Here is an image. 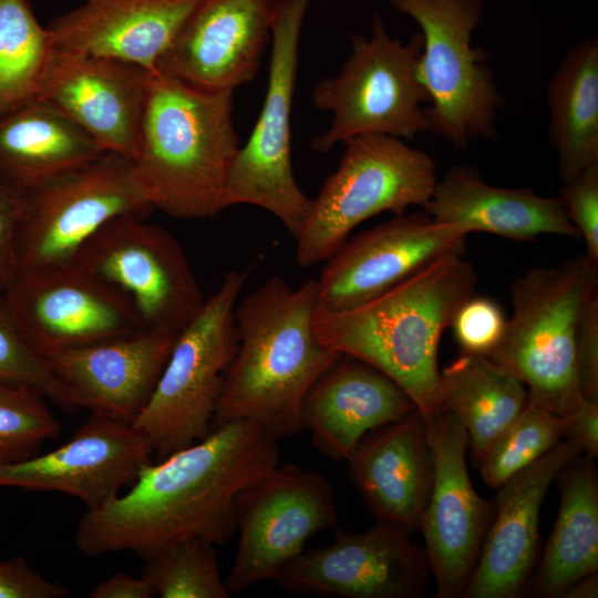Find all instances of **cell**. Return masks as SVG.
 Wrapping results in <instances>:
<instances>
[{
	"label": "cell",
	"mask_w": 598,
	"mask_h": 598,
	"mask_svg": "<svg viewBox=\"0 0 598 598\" xmlns=\"http://www.w3.org/2000/svg\"><path fill=\"white\" fill-rule=\"evenodd\" d=\"M333 543L302 551L275 580L291 595L421 598L430 567L424 549L400 526L377 522L365 532L334 530Z\"/></svg>",
	"instance_id": "obj_16"
},
{
	"label": "cell",
	"mask_w": 598,
	"mask_h": 598,
	"mask_svg": "<svg viewBox=\"0 0 598 598\" xmlns=\"http://www.w3.org/2000/svg\"><path fill=\"white\" fill-rule=\"evenodd\" d=\"M103 153L84 130L41 101L0 117V183L18 194Z\"/></svg>",
	"instance_id": "obj_27"
},
{
	"label": "cell",
	"mask_w": 598,
	"mask_h": 598,
	"mask_svg": "<svg viewBox=\"0 0 598 598\" xmlns=\"http://www.w3.org/2000/svg\"><path fill=\"white\" fill-rule=\"evenodd\" d=\"M233 92H209L151 73L133 177L147 203L177 219L224 210V193L240 148Z\"/></svg>",
	"instance_id": "obj_4"
},
{
	"label": "cell",
	"mask_w": 598,
	"mask_h": 598,
	"mask_svg": "<svg viewBox=\"0 0 598 598\" xmlns=\"http://www.w3.org/2000/svg\"><path fill=\"white\" fill-rule=\"evenodd\" d=\"M153 455L150 441L132 424L91 412L61 446L0 463V488L60 492L95 509L130 487Z\"/></svg>",
	"instance_id": "obj_18"
},
{
	"label": "cell",
	"mask_w": 598,
	"mask_h": 598,
	"mask_svg": "<svg viewBox=\"0 0 598 598\" xmlns=\"http://www.w3.org/2000/svg\"><path fill=\"white\" fill-rule=\"evenodd\" d=\"M316 307V279L293 288L280 277H271L238 299L234 312L237 350L210 430L243 420L277 441L302 430L303 396L340 354L318 340Z\"/></svg>",
	"instance_id": "obj_2"
},
{
	"label": "cell",
	"mask_w": 598,
	"mask_h": 598,
	"mask_svg": "<svg viewBox=\"0 0 598 598\" xmlns=\"http://www.w3.org/2000/svg\"><path fill=\"white\" fill-rule=\"evenodd\" d=\"M151 73L118 60L54 49L35 100L79 125L104 152L131 159Z\"/></svg>",
	"instance_id": "obj_19"
},
{
	"label": "cell",
	"mask_w": 598,
	"mask_h": 598,
	"mask_svg": "<svg viewBox=\"0 0 598 598\" xmlns=\"http://www.w3.org/2000/svg\"><path fill=\"white\" fill-rule=\"evenodd\" d=\"M580 448L563 440L496 491L495 512L463 597L516 598L535 565L543 501Z\"/></svg>",
	"instance_id": "obj_21"
},
{
	"label": "cell",
	"mask_w": 598,
	"mask_h": 598,
	"mask_svg": "<svg viewBox=\"0 0 598 598\" xmlns=\"http://www.w3.org/2000/svg\"><path fill=\"white\" fill-rule=\"evenodd\" d=\"M91 598H152L155 594L143 576L114 574L97 584L89 594Z\"/></svg>",
	"instance_id": "obj_42"
},
{
	"label": "cell",
	"mask_w": 598,
	"mask_h": 598,
	"mask_svg": "<svg viewBox=\"0 0 598 598\" xmlns=\"http://www.w3.org/2000/svg\"><path fill=\"white\" fill-rule=\"evenodd\" d=\"M598 296V265L585 255L557 267H534L513 285V313L488 357L526 386L529 400L563 416L582 399L578 337Z\"/></svg>",
	"instance_id": "obj_5"
},
{
	"label": "cell",
	"mask_w": 598,
	"mask_h": 598,
	"mask_svg": "<svg viewBox=\"0 0 598 598\" xmlns=\"http://www.w3.org/2000/svg\"><path fill=\"white\" fill-rule=\"evenodd\" d=\"M592 457L578 455L557 478L560 505L547 542L533 596L563 597L598 570V474Z\"/></svg>",
	"instance_id": "obj_28"
},
{
	"label": "cell",
	"mask_w": 598,
	"mask_h": 598,
	"mask_svg": "<svg viewBox=\"0 0 598 598\" xmlns=\"http://www.w3.org/2000/svg\"><path fill=\"white\" fill-rule=\"evenodd\" d=\"M351 481L377 522L419 529L432 485L426 423L415 409L368 433L347 460Z\"/></svg>",
	"instance_id": "obj_25"
},
{
	"label": "cell",
	"mask_w": 598,
	"mask_h": 598,
	"mask_svg": "<svg viewBox=\"0 0 598 598\" xmlns=\"http://www.w3.org/2000/svg\"><path fill=\"white\" fill-rule=\"evenodd\" d=\"M415 409L409 394L382 371L340 353L305 394L301 427L322 454L347 461L368 433Z\"/></svg>",
	"instance_id": "obj_23"
},
{
	"label": "cell",
	"mask_w": 598,
	"mask_h": 598,
	"mask_svg": "<svg viewBox=\"0 0 598 598\" xmlns=\"http://www.w3.org/2000/svg\"><path fill=\"white\" fill-rule=\"evenodd\" d=\"M2 295L21 336L43 359L144 330L126 297L78 264L19 272Z\"/></svg>",
	"instance_id": "obj_14"
},
{
	"label": "cell",
	"mask_w": 598,
	"mask_h": 598,
	"mask_svg": "<svg viewBox=\"0 0 598 598\" xmlns=\"http://www.w3.org/2000/svg\"><path fill=\"white\" fill-rule=\"evenodd\" d=\"M334 493L322 475L280 464L235 499L238 549L225 585L237 594L275 579L316 533L337 523Z\"/></svg>",
	"instance_id": "obj_13"
},
{
	"label": "cell",
	"mask_w": 598,
	"mask_h": 598,
	"mask_svg": "<svg viewBox=\"0 0 598 598\" xmlns=\"http://www.w3.org/2000/svg\"><path fill=\"white\" fill-rule=\"evenodd\" d=\"M476 281L463 254H450L357 307L316 308L315 332L331 351L386 374L426 417L440 410V340L457 309L474 296Z\"/></svg>",
	"instance_id": "obj_3"
},
{
	"label": "cell",
	"mask_w": 598,
	"mask_h": 598,
	"mask_svg": "<svg viewBox=\"0 0 598 598\" xmlns=\"http://www.w3.org/2000/svg\"><path fill=\"white\" fill-rule=\"evenodd\" d=\"M559 198L585 243V256L598 265V164L564 182Z\"/></svg>",
	"instance_id": "obj_37"
},
{
	"label": "cell",
	"mask_w": 598,
	"mask_h": 598,
	"mask_svg": "<svg viewBox=\"0 0 598 598\" xmlns=\"http://www.w3.org/2000/svg\"><path fill=\"white\" fill-rule=\"evenodd\" d=\"M75 264L126 297L146 330L178 334L206 301L181 244L145 218L107 221Z\"/></svg>",
	"instance_id": "obj_12"
},
{
	"label": "cell",
	"mask_w": 598,
	"mask_h": 598,
	"mask_svg": "<svg viewBox=\"0 0 598 598\" xmlns=\"http://www.w3.org/2000/svg\"><path fill=\"white\" fill-rule=\"evenodd\" d=\"M279 464L278 441L257 424L223 423L146 464L127 492L86 509L75 544L90 557L133 551L144 559L186 538L225 545L237 532L238 493Z\"/></svg>",
	"instance_id": "obj_1"
},
{
	"label": "cell",
	"mask_w": 598,
	"mask_h": 598,
	"mask_svg": "<svg viewBox=\"0 0 598 598\" xmlns=\"http://www.w3.org/2000/svg\"><path fill=\"white\" fill-rule=\"evenodd\" d=\"M548 137L563 182L598 164V41L568 49L547 85Z\"/></svg>",
	"instance_id": "obj_29"
},
{
	"label": "cell",
	"mask_w": 598,
	"mask_h": 598,
	"mask_svg": "<svg viewBox=\"0 0 598 598\" xmlns=\"http://www.w3.org/2000/svg\"><path fill=\"white\" fill-rule=\"evenodd\" d=\"M311 0H275L271 54L257 122L228 174L224 208L247 204L277 217L297 238L313 206L297 183L291 162V110L299 42Z\"/></svg>",
	"instance_id": "obj_10"
},
{
	"label": "cell",
	"mask_w": 598,
	"mask_h": 598,
	"mask_svg": "<svg viewBox=\"0 0 598 598\" xmlns=\"http://www.w3.org/2000/svg\"><path fill=\"white\" fill-rule=\"evenodd\" d=\"M69 590L33 570L22 557L0 561V598H62Z\"/></svg>",
	"instance_id": "obj_38"
},
{
	"label": "cell",
	"mask_w": 598,
	"mask_h": 598,
	"mask_svg": "<svg viewBox=\"0 0 598 598\" xmlns=\"http://www.w3.org/2000/svg\"><path fill=\"white\" fill-rule=\"evenodd\" d=\"M202 0H84L47 27L56 50L118 60L156 72Z\"/></svg>",
	"instance_id": "obj_24"
},
{
	"label": "cell",
	"mask_w": 598,
	"mask_h": 598,
	"mask_svg": "<svg viewBox=\"0 0 598 598\" xmlns=\"http://www.w3.org/2000/svg\"><path fill=\"white\" fill-rule=\"evenodd\" d=\"M342 144L340 163L324 179L296 238V258L305 268L327 260L367 219L422 207L437 182L434 159L401 138L367 134Z\"/></svg>",
	"instance_id": "obj_6"
},
{
	"label": "cell",
	"mask_w": 598,
	"mask_h": 598,
	"mask_svg": "<svg viewBox=\"0 0 598 598\" xmlns=\"http://www.w3.org/2000/svg\"><path fill=\"white\" fill-rule=\"evenodd\" d=\"M563 440V417L529 400L476 462L484 483L497 489Z\"/></svg>",
	"instance_id": "obj_32"
},
{
	"label": "cell",
	"mask_w": 598,
	"mask_h": 598,
	"mask_svg": "<svg viewBox=\"0 0 598 598\" xmlns=\"http://www.w3.org/2000/svg\"><path fill=\"white\" fill-rule=\"evenodd\" d=\"M423 39H393L375 17L370 37L353 34L351 53L336 76L319 81L312 91L316 107L332 114L329 127L312 140L319 153L367 134L412 140L427 131L422 104L430 102L419 75Z\"/></svg>",
	"instance_id": "obj_7"
},
{
	"label": "cell",
	"mask_w": 598,
	"mask_h": 598,
	"mask_svg": "<svg viewBox=\"0 0 598 598\" xmlns=\"http://www.w3.org/2000/svg\"><path fill=\"white\" fill-rule=\"evenodd\" d=\"M59 432L60 424L41 392L27 384L0 382V463L34 455Z\"/></svg>",
	"instance_id": "obj_34"
},
{
	"label": "cell",
	"mask_w": 598,
	"mask_h": 598,
	"mask_svg": "<svg viewBox=\"0 0 598 598\" xmlns=\"http://www.w3.org/2000/svg\"><path fill=\"white\" fill-rule=\"evenodd\" d=\"M564 440L575 443L585 455L592 458L598 454V401L582 399L561 416Z\"/></svg>",
	"instance_id": "obj_41"
},
{
	"label": "cell",
	"mask_w": 598,
	"mask_h": 598,
	"mask_svg": "<svg viewBox=\"0 0 598 598\" xmlns=\"http://www.w3.org/2000/svg\"><path fill=\"white\" fill-rule=\"evenodd\" d=\"M0 382L27 384L64 410L76 409L47 361L21 336L0 292Z\"/></svg>",
	"instance_id": "obj_35"
},
{
	"label": "cell",
	"mask_w": 598,
	"mask_h": 598,
	"mask_svg": "<svg viewBox=\"0 0 598 598\" xmlns=\"http://www.w3.org/2000/svg\"><path fill=\"white\" fill-rule=\"evenodd\" d=\"M528 402L524 383L488 357L462 353L440 371V409L463 425L475 462Z\"/></svg>",
	"instance_id": "obj_30"
},
{
	"label": "cell",
	"mask_w": 598,
	"mask_h": 598,
	"mask_svg": "<svg viewBox=\"0 0 598 598\" xmlns=\"http://www.w3.org/2000/svg\"><path fill=\"white\" fill-rule=\"evenodd\" d=\"M53 50L28 0H0V117L37 99Z\"/></svg>",
	"instance_id": "obj_31"
},
{
	"label": "cell",
	"mask_w": 598,
	"mask_h": 598,
	"mask_svg": "<svg viewBox=\"0 0 598 598\" xmlns=\"http://www.w3.org/2000/svg\"><path fill=\"white\" fill-rule=\"evenodd\" d=\"M432 455V485L419 529L437 598L463 597L493 519L494 501L474 488L466 465L463 425L440 409L424 417Z\"/></svg>",
	"instance_id": "obj_15"
},
{
	"label": "cell",
	"mask_w": 598,
	"mask_h": 598,
	"mask_svg": "<svg viewBox=\"0 0 598 598\" xmlns=\"http://www.w3.org/2000/svg\"><path fill=\"white\" fill-rule=\"evenodd\" d=\"M145 560L142 576L155 597H230L220 576L216 545L206 539H183Z\"/></svg>",
	"instance_id": "obj_33"
},
{
	"label": "cell",
	"mask_w": 598,
	"mask_h": 598,
	"mask_svg": "<svg viewBox=\"0 0 598 598\" xmlns=\"http://www.w3.org/2000/svg\"><path fill=\"white\" fill-rule=\"evenodd\" d=\"M20 194L0 183V292L19 274L17 238L20 218Z\"/></svg>",
	"instance_id": "obj_39"
},
{
	"label": "cell",
	"mask_w": 598,
	"mask_h": 598,
	"mask_svg": "<svg viewBox=\"0 0 598 598\" xmlns=\"http://www.w3.org/2000/svg\"><path fill=\"white\" fill-rule=\"evenodd\" d=\"M506 323L496 301L472 296L457 309L450 327L462 353L489 357L501 343Z\"/></svg>",
	"instance_id": "obj_36"
},
{
	"label": "cell",
	"mask_w": 598,
	"mask_h": 598,
	"mask_svg": "<svg viewBox=\"0 0 598 598\" xmlns=\"http://www.w3.org/2000/svg\"><path fill=\"white\" fill-rule=\"evenodd\" d=\"M411 17L423 39L419 75L429 94L427 132L464 148L496 136L503 97L486 65V53L472 45L482 0H390Z\"/></svg>",
	"instance_id": "obj_9"
},
{
	"label": "cell",
	"mask_w": 598,
	"mask_h": 598,
	"mask_svg": "<svg viewBox=\"0 0 598 598\" xmlns=\"http://www.w3.org/2000/svg\"><path fill=\"white\" fill-rule=\"evenodd\" d=\"M578 382L582 398L598 401V296L588 303L579 330Z\"/></svg>",
	"instance_id": "obj_40"
},
{
	"label": "cell",
	"mask_w": 598,
	"mask_h": 598,
	"mask_svg": "<svg viewBox=\"0 0 598 598\" xmlns=\"http://www.w3.org/2000/svg\"><path fill=\"white\" fill-rule=\"evenodd\" d=\"M275 0H202L156 63V72L209 92L256 78Z\"/></svg>",
	"instance_id": "obj_20"
},
{
	"label": "cell",
	"mask_w": 598,
	"mask_h": 598,
	"mask_svg": "<svg viewBox=\"0 0 598 598\" xmlns=\"http://www.w3.org/2000/svg\"><path fill=\"white\" fill-rule=\"evenodd\" d=\"M597 594H598V577L596 573L575 582L573 586H570L566 590L563 597L592 598V597H597L598 596Z\"/></svg>",
	"instance_id": "obj_43"
},
{
	"label": "cell",
	"mask_w": 598,
	"mask_h": 598,
	"mask_svg": "<svg viewBox=\"0 0 598 598\" xmlns=\"http://www.w3.org/2000/svg\"><path fill=\"white\" fill-rule=\"evenodd\" d=\"M424 212L440 223L462 225L513 240L539 235L579 239L559 197L537 195L533 189L503 188L485 183L470 167L450 169L436 182Z\"/></svg>",
	"instance_id": "obj_26"
},
{
	"label": "cell",
	"mask_w": 598,
	"mask_h": 598,
	"mask_svg": "<svg viewBox=\"0 0 598 598\" xmlns=\"http://www.w3.org/2000/svg\"><path fill=\"white\" fill-rule=\"evenodd\" d=\"M177 336L144 329L61 351L44 360L76 409L132 424L148 403Z\"/></svg>",
	"instance_id": "obj_22"
},
{
	"label": "cell",
	"mask_w": 598,
	"mask_h": 598,
	"mask_svg": "<svg viewBox=\"0 0 598 598\" xmlns=\"http://www.w3.org/2000/svg\"><path fill=\"white\" fill-rule=\"evenodd\" d=\"M245 281V272L225 275L200 312L176 337L148 403L132 423L150 441L156 461L210 431L237 350L234 312Z\"/></svg>",
	"instance_id": "obj_8"
},
{
	"label": "cell",
	"mask_w": 598,
	"mask_h": 598,
	"mask_svg": "<svg viewBox=\"0 0 598 598\" xmlns=\"http://www.w3.org/2000/svg\"><path fill=\"white\" fill-rule=\"evenodd\" d=\"M19 272L75 264L84 244L120 216L153 210L132 174L131 159L111 152L20 194Z\"/></svg>",
	"instance_id": "obj_11"
},
{
	"label": "cell",
	"mask_w": 598,
	"mask_h": 598,
	"mask_svg": "<svg viewBox=\"0 0 598 598\" xmlns=\"http://www.w3.org/2000/svg\"><path fill=\"white\" fill-rule=\"evenodd\" d=\"M468 231L425 212L392 219L347 239L317 282V309H351L388 291L439 258L463 254Z\"/></svg>",
	"instance_id": "obj_17"
}]
</instances>
